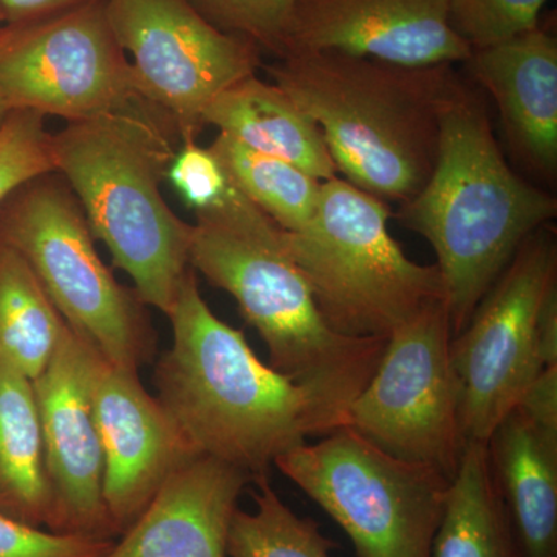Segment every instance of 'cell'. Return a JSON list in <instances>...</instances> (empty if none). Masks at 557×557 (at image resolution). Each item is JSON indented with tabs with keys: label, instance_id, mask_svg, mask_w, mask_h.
<instances>
[{
	"label": "cell",
	"instance_id": "1",
	"mask_svg": "<svg viewBox=\"0 0 557 557\" xmlns=\"http://www.w3.org/2000/svg\"><path fill=\"white\" fill-rule=\"evenodd\" d=\"M168 318L172 343L153 364L152 383L199 456L255 482L310 437L346 426L343 410L260 361L244 332L212 313L193 269Z\"/></svg>",
	"mask_w": 557,
	"mask_h": 557
},
{
	"label": "cell",
	"instance_id": "2",
	"mask_svg": "<svg viewBox=\"0 0 557 557\" xmlns=\"http://www.w3.org/2000/svg\"><path fill=\"white\" fill-rule=\"evenodd\" d=\"M557 201L509 168L482 91L461 79L440 121L434 170L397 219L434 249L457 335Z\"/></svg>",
	"mask_w": 557,
	"mask_h": 557
},
{
	"label": "cell",
	"instance_id": "3",
	"mask_svg": "<svg viewBox=\"0 0 557 557\" xmlns=\"http://www.w3.org/2000/svg\"><path fill=\"white\" fill-rule=\"evenodd\" d=\"M267 72L324 135L357 188L405 203L437 157L440 121L461 78L453 64L409 67L338 51H299Z\"/></svg>",
	"mask_w": 557,
	"mask_h": 557
},
{
	"label": "cell",
	"instance_id": "4",
	"mask_svg": "<svg viewBox=\"0 0 557 557\" xmlns=\"http://www.w3.org/2000/svg\"><path fill=\"white\" fill-rule=\"evenodd\" d=\"M190 269L233 296L269 348V366L347 416L379 366L387 338L341 335L285 248L282 228L230 183L214 207L196 212Z\"/></svg>",
	"mask_w": 557,
	"mask_h": 557
},
{
	"label": "cell",
	"instance_id": "5",
	"mask_svg": "<svg viewBox=\"0 0 557 557\" xmlns=\"http://www.w3.org/2000/svg\"><path fill=\"white\" fill-rule=\"evenodd\" d=\"M180 145L174 124L148 101L51 134L54 172L78 199L95 240L139 299L166 317L190 269L193 223L161 194Z\"/></svg>",
	"mask_w": 557,
	"mask_h": 557
},
{
	"label": "cell",
	"instance_id": "6",
	"mask_svg": "<svg viewBox=\"0 0 557 557\" xmlns=\"http://www.w3.org/2000/svg\"><path fill=\"white\" fill-rule=\"evenodd\" d=\"M386 201L336 177L322 182L317 212L285 248L341 335L387 338L429 304L445 299L437 265L405 255L388 231Z\"/></svg>",
	"mask_w": 557,
	"mask_h": 557
},
{
	"label": "cell",
	"instance_id": "7",
	"mask_svg": "<svg viewBox=\"0 0 557 557\" xmlns=\"http://www.w3.org/2000/svg\"><path fill=\"white\" fill-rule=\"evenodd\" d=\"M0 242L27 260L65 324L102 359L138 373L153 362L159 336L149 307L102 262L83 208L58 172L0 203Z\"/></svg>",
	"mask_w": 557,
	"mask_h": 557
},
{
	"label": "cell",
	"instance_id": "8",
	"mask_svg": "<svg viewBox=\"0 0 557 557\" xmlns=\"http://www.w3.org/2000/svg\"><path fill=\"white\" fill-rule=\"evenodd\" d=\"M274 468L338 523L357 557H432L450 480L348 426L278 457Z\"/></svg>",
	"mask_w": 557,
	"mask_h": 557
},
{
	"label": "cell",
	"instance_id": "9",
	"mask_svg": "<svg viewBox=\"0 0 557 557\" xmlns=\"http://www.w3.org/2000/svg\"><path fill=\"white\" fill-rule=\"evenodd\" d=\"M557 288V245L549 226L531 234L468 324L450 341L460 421L468 442L486 443L527 387L552 368L542 347V307Z\"/></svg>",
	"mask_w": 557,
	"mask_h": 557
},
{
	"label": "cell",
	"instance_id": "10",
	"mask_svg": "<svg viewBox=\"0 0 557 557\" xmlns=\"http://www.w3.org/2000/svg\"><path fill=\"white\" fill-rule=\"evenodd\" d=\"M453 336L445 299L395 329L346 421L392 456L429 465L449 479L467 446L450 366Z\"/></svg>",
	"mask_w": 557,
	"mask_h": 557
},
{
	"label": "cell",
	"instance_id": "11",
	"mask_svg": "<svg viewBox=\"0 0 557 557\" xmlns=\"http://www.w3.org/2000/svg\"><path fill=\"white\" fill-rule=\"evenodd\" d=\"M0 98L72 123L146 101L104 0L0 27Z\"/></svg>",
	"mask_w": 557,
	"mask_h": 557
},
{
	"label": "cell",
	"instance_id": "12",
	"mask_svg": "<svg viewBox=\"0 0 557 557\" xmlns=\"http://www.w3.org/2000/svg\"><path fill=\"white\" fill-rule=\"evenodd\" d=\"M110 27L129 54L139 94L196 141L222 91L258 75L251 40L220 30L190 0H104Z\"/></svg>",
	"mask_w": 557,
	"mask_h": 557
},
{
	"label": "cell",
	"instance_id": "13",
	"mask_svg": "<svg viewBox=\"0 0 557 557\" xmlns=\"http://www.w3.org/2000/svg\"><path fill=\"white\" fill-rule=\"evenodd\" d=\"M97 357L67 325L57 354L33 386L50 486L49 531L116 539L102 494L104 453L91 397Z\"/></svg>",
	"mask_w": 557,
	"mask_h": 557
},
{
	"label": "cell",
	"instance_id": "14",
	"mask_svg": "<svg viewBox=\"0 0 557 557\" xmlns=\"http://www.w3.org/2000/svg\"><path fill=\"white\" fill-rule=\"evenodd\" d=\"M91 397L104 453L102 494L119 539L164 483L200 456L138 372L98 355Z\"/></svg>",
	"mask_w": 557,
	"mask_h": 557
},
{
	"label": "cell",
	"instance_id": "15",
	"mask_svg": "<svg viewBox=\"0 0 557 557\" xmlns=\"http://www.w3.org/2000/svg\"><path fill=\"white\" fill-rule=\"evenodd\" d=\"M299 51L409 67L465 64L472 53L450 28L448 0H299L278 58Z\"/></svg>",
	"mask_w": 557,
	"mask_h": 557
},
{
	"label": "cell",
	"instance_id": "16",
	"mask_svg": "<svg viewBox=\"0 0 557 557\" xmlns=\"http://www.w3.org/2000/svg\"><path fill=\"white\" fill-rule=\"evenodd\" d=\"M251 478L200 456L172 475L104 557H228V534Z\"/></svg>",
	"mask_w": 557,
	"mask_h": 557
},
{
	"label": "cell",
	"instance_id": "17",
	"mask_svg": "<svg viewBox=\"0 0 557 557\" xmlns=\"http://www.w3.org/2000/svg\"><path fill=\"white\" fill-rule=\"evenodd\" d=\"M469 75L496 102L511 148L542 177L557 171V40L539 25L474 50Z\"/></svg>",
	"mask_w": 557,
	"mask_h": 557
},
{
	"label": "cell",
	"instance_id": "18",
	"mask_svg": "<svg viewBox=\"0 0 557 557\" xmlns=\"http://www.w3.org/2000/svg\"><path fill=\"white\" fill-rule=\"evenodd\" d=\"M486 449L523 557H557V434L512 409Z\"/></svg>",
	"mask_w": 557,
	"mask_h": 557
},
{
	"label": "cell",
	"instance_id": "19",
	"mask_svg": "<svg viewBox=\"0 0 557 557\" xmlns=\"http://www.w3.org/2000/svg\"><path fill=\"white\" fill-rule=\"evenodd\" d=\"M203 123L258 152L289 161L321 182L338 172L318 124L287 91L258 75L222 91L205 112Z\"/></svg>",
	"mask_w": 557,
	"mask_h": 557
},
{
	"label": "cell",
	"instance_id": "20",
	"mask_svg": "<svg viewBox=\"0 0 557 557\" xmlns=\"http://www.w3.org/2000/svg\"><path fill=\"white\" fill-rule=\"evenodd\" d=\"M0 515L49 530L51 496L33 381L0 364Z\"/></svg>",
	"mask_w": 557,
	"mask_h": 557
},
{
	"label": "cell",
	"instance_id": "21",
	"mask_svg": "<svg viewBox=\"0 0 557 557\" xmlns=\"http://www.w3.org/2000/svg\"><path fill=\"white\" fill-rule=\"evenodd\" d=\"M432 557H523L491 471L486 443L465 446Z\"/></svg>",
	"mask_w": 557,
	"mask_h": 557
},
{
	"label": "cell",
	"instance_id": "22",
	"mask_svg": "<svg viewBox=\"0 0 557 557\" xmlns=\"http://www.w3.org/2000/svg\"><path fill=\"white\" fill-rule=\"evenodd\" d=\"M65 329L27 260L0 242V364L35 381L57 354Z\"/></svg>",
	"mask_w": 557,
	"mask_h": 557
},
{
	"label": "cell",
	"instance_id": "23",
	"mask_svg": "<svg viewBox=\"0 0 557 557\" xmlns=\"http://www.w3.org/2000/svg\"><path fill=\"white\" fill-rule=\"evenodd\" d=\"M215 153L231 185L284 231H299L317 212L321 180L296 164L242 145L226 134L215 137Z\"/></svg>",
	"mask_w": 557,
	"mask_h": 557
},
{
	"label": "cell",
	"instance_id": "24",
	"mask_svg": "<svg viewBox=\"0 0 557 557\" xmlns=\"http://www.w3.org/2000/svg\"><path fill=\"white\" fill-rule=\"evenodd\" d=\"M255 509H237L228 534V557H332L338 544L318 522L300 518L271 486L256 479Z\"/></svg>",
	"mask_w": 557,
	"mask_h": 557
},
{
	"label": "cell",
	"instance_id": "25",
	"mask_svg": "<svg viewBox=\"0 0 557 557\" xmlns=\"http://www.w3.org/2000/svg\"><path fill=\"white\" fill-rule=\"evenodd\" d=\"M548 0H448V21L471 50H482L537 28Z\"/></svg>",
	"mask_w": 557,
	"mask_h": 557
},
{
	"label": "cell",
	"instance_id": "26",
	"mask_svg": "<svg viewBox=\"0 0 557 557\" xmlns=\"http://www.w3.org/2000/svg\"><path fill=\"white\" fill-rule=\"evenodd\" d=\"M54 172L46 116L11 110L0 126V203L25 183Z\"/></svg>",
	"mask_w": 557,
	"mask_h": 557
},
{
	"label": "cell",
	"instance_id": "27",
	"mask_svg": "<svg viewBox=\"0 0 557 557\" xmlns=\"http://www.w3.org/2000/svg\"><path fill=\"white\" fill-rule=\"evenodd\" d=\"M212 25L281 57L285 33L299 0H190Z\"/></svg>",
	"mask_w": 557,
	"mask_h": 557
},
{
	"label": "cell",
	"instance_id": "28",
	"mask_svg": "<svg viewBox=\"0 0 557 557\" xmlns=\"http://www.w3.org/2000/svg\"><path fill=\"white\" fill-rule=\"evenodd\" d=\"M115 539L53 533L0 515V557H104Z\"/></svg>",
	"mask_w": 557,
	"mask_h": 557
},
{
	"label": "cell",
	"instance_id": "29",
	"mask_svg": "<svg viewBox=\"0 0 557 557\" xmlns=\"http://www.w3.org/2000/svg\"><path fill=\"white\" fill-rule=\"evenodd\" d=\"M168 178L194 214L218 205L230 189V180L215 153L197 141L180 145Z\"/></svg>",
	"mask_w": 557,
	"mask_h": 557
},
{
	"label": "cell",
	"instance_id": "30",
	"mask_svg": "<svg viewBox=\"0 0 557 557\" xmlns=\"http://www.w3.org/2000/svg\"><path fill=\"white\" fill-rule=\"evenodd\" d=\"M537 426L557 434V366L545 368L516 406Z\"/></svg>",
	"mask_w": 557,
	"mask_h": 557
},
{
	"label": "cell",
	"instance_id": "31",
	"mask_svg": "<svg viewBox=\"0 0 557 557\" xmlns=\"http://www.w3.org/2000/svg\"><path fill=\"white\" fill-rule=\"evenodd\" d=\"M94 0H0V13L5 24H21L60 13Z\"/></svg>",
	"mask_w": 557,
	"mask_h": 557
},
{
	"label": "cell",
	"instance_id": "32",
	"mask_svg": "<svg viewBox=\"0 0 557 557\" xmlns=\"http://www.w3.org/2000/svg\"><path fill=\"white\" fill-rule=\"evenodd\" d=\"M10 112L11 109L9 108V106H7L5 101H3L2 98H0V126H2L3 121H5Z\"/></svg>",
	"mask_w": 557,
	"mask_h": 557
},
{
	"label": "cell",
	"instance_id": "33",
	"mask_svg": "<svg viewBox=\"0 0 557 557\" xmlns=\"http://www.w3.org/2000/svg\"><path fill=\"white\" fill-rule=\"evenodd\" d=\"M3 24H5V22H3L2 13H0V27H2Z\"/></svg>",
	"mask_w": 557,
	"mask_h": 557
}]
</instances>
